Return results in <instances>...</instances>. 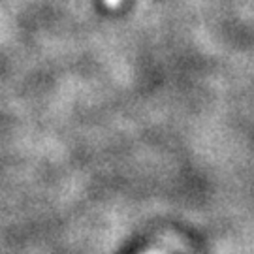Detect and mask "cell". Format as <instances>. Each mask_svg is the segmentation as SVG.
I'll list each match as a JSON object with an SVG mask.
<instances>
[{"mask_svg": "<svg viewBox=\"0 0 254 254\" xmlns=\"http://www.w3.org/2000/svg\"><path fill=\"white\" fill-rule=\"evenodd\" d=\"M117 4H119V0H106V6H108V8H115Z\"/></svg>", "mask_w": 254, "mask_h": 254, "instance_id": "cell-1", "label": "cell"}]
</instances>
